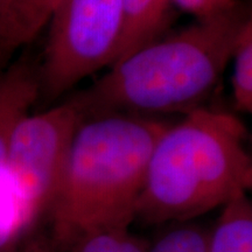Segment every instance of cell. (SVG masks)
<instances>
[{
  "label": "cell",
  "instance_id": "cell-10",
  "mask_svg": "<svg viewBox=\"0 0 252 252\" xmlns=\"http://www.w3.org/2000/svg\"><path fill=\"white\" fill-rule=\"evenodd\" d=\"M232 102L236 111L252 112V18L239 32L232 50Z\"/></svg>",
  "mask_w": 252,
  "mask_h": 252
},
{
  "label": "cell",
  "instance_id": "cell-8",
  "mask_svg": "<svg viewBox=\"0 0 252 252\" xmlns=\"http://www.w3.org/2000/svg\"><path fill=\"white\" fill-rule=\"evenodd\" d=\"M123 33L116 62L162 36L172 18L173 0H121ZM113 63V64H115Z\"/></svg>",
  "mask_w": 252,
  "mask_h": 252
},
{
  "label": "cell",
  "instance_id": "cell-7",
  "mask_svg": "<svg viewBox=\"0 0 252 252\" xmlns=\"http://www.w3.org/2000/svg\"><path fill=\"white\" fill-rule=\"evenodd\" d=\"M63 0H5L0 8V70L52 19Z\"/></svg>",
  "mask_w": 252,
  "mask_h": 252
},
{
  "label": "cell",
  "instance_id": "cell-14",
  "mask_svg": "<svg viewBox=\"0 0 252 252\" xmlns=\"http://www.w3.org/2000/svg\"><path fill=\"white\" fill-rule=\"evenodd\" d=\"M19 252H58L48 232L34 229L25 237Z\"/></svg>",
  "mask_w": 252,
  "mask_h": 252
},
{
  "label": "cell",
  "instance_id": "cell-12",
  "mask_svg": "<svg viewBox=\"0 0 252 252\" xmlns=\"http://www.w3.org/2000/svg\"><path fill=\"white\" fill-rule=\"evenodd\" d=\"M210 230L189 222L175 224L150 244L147 252H208Z\"/></svg>",
  "mask_w": 252,
  "mask_h": 252
},
{
  "label": "cell",
  "instance_id": "cell-6",
  "mask_svg": "<svg viewBox=\"0 0 252 252\" xmlns=\"http://www.w3.org/2000/svg\"><path fill=\"white\" fill-rule=\"evenodd\" d=\"M41 94L39 65L27 58L0 70V193L12 188L7 152L12 134Z\"/></svg>",
  "mask_w": 252,
  "mask_h": 252
},
{
  "label": "cell",
  "instance_id": "cell-2",
  "mask_svg": "<svg viewBox=\"0 0 252 252\" xmlns=\"http://www.w3.org/2000/svg\"><path fill=\"white\" fill-rule=\"evenodd\" d=\"M168 126L162 119L133 113L82 122L47 213L56 251L90 232L130 228L151 153Z\"/></svg>",
  "mask_w": 252,
  "mask_h": 252
},
{
  "label": "cell",
  "instance_id": "cell-15",
  "mask_svg": "<svg viewBox=\"0 0 252 252\" xmlns=\"http://www.w3.org/2000/svg\"><path fill=\"white\" fill-rule=\"evenodd\" d=\"M4 1H5V0H0V8H1V6H2V4H4Z\"/></svg>",
  "mask_w": 252,
  "mask_h": 252
},
{
  "label": "cell",
  "instance_id": "cell-9",
  "mask_svg": "<svg viewBox=\"0 0 252 252\" xmlns=\"http://www.w3.org/2000/svg\"><path fill=\"white\" fill-rule=\"evenodd\" d=\"M208 252H252V204L248 195L222 208L210 230Z\"/></svg>",
  "mask_w": 252,
  "mask_h": 252
},
{
  "label": "cell",
  "instance_id": "cell-3",
  "mask_svg": "<svg viewBox=\"0 0 252 252\" xmlns=\"http://www.w3.org/2000/svg\"><path fill=\"white\" fill-rule=\"evenodd\" d=\"M245 140L241 119L204 106L169 124L151 153L135 220L189 222L248 195L252 161Z\"/></svg>",
  "mask_w": 252,
  "mask_h": 252
},
{
  "label": "cell",
  "instance_id": "cell-1",
  "mask_svg": "<svg viewBox=\"0 0 252 252\" xmlns=\"http://www.w3.org/2000/svg\"><path fill=\"white\" fill-rule=\"evenodd\" d=\"M251 18L241 2L198 19L125 56L69 99L84 119L110 113L152 116L203 108L219 87L242 27Z\"/></svg>",
  "mask_w": 252,
  "mask_h": 252
},
{
  "label": "cell",
  "instance_id": "cell-4",
  "mask_svg": "<svg viewBox=\"0 0 252 252\" xmlns=\"http://www.w3.org/2000/svg\"><path fill=\"white\" fill-rule=\"evenodd\" d=\"M39 65L41 94L53 99L117 59L123 33L121 0H63L47 25Z\"/></svg>",
  "mask_w": 252,
  "mask_h": 252
},
{
  "label": "cell",
  "instance_id": "cell-5",
  "mask_svg": "<svg viewBox=\"0 0 252 252\" xmlns=\"http://www.w3.org/2000/svg\"><path fill=\"white\" fill-rule=\"evenodd\" d=\"M83 115L71 99L27 115L12 134L7 169L27 234L47 215Z\"/></svg>",
  "mask_w": 252,
  "mask_h": 252
},
{
  "label": "cell",
  "instance_id": "cell-13",
  "mask_svg": "<svg viewBox=\"0 0 252 252\" xmlns=\"http://www.w3.org/2000/svg\"><path fill=\"white\" fill-rule=\"evenodd\" d=\"M173 4L198 20L224 13L237 6L239 0H173Z\"/></svg>",
  "mask_w": 252,
  "mask_h": 252
},
{
  "label": "cell",
  "instance_id": "cell-11",
  "mask_svg": "<svg viewBox=\"0 0 252 252\" xmlns=\"http://www.w3.org/2000/svg\"><path fill=\"white\" fill-rule=\"evenodd\" d=\"M149 242L130 228L100 230L81 236L62 252H147Z\"/></svg>",
  "mask_w": 252,
  "mask_h": 252
}]
</instances>
